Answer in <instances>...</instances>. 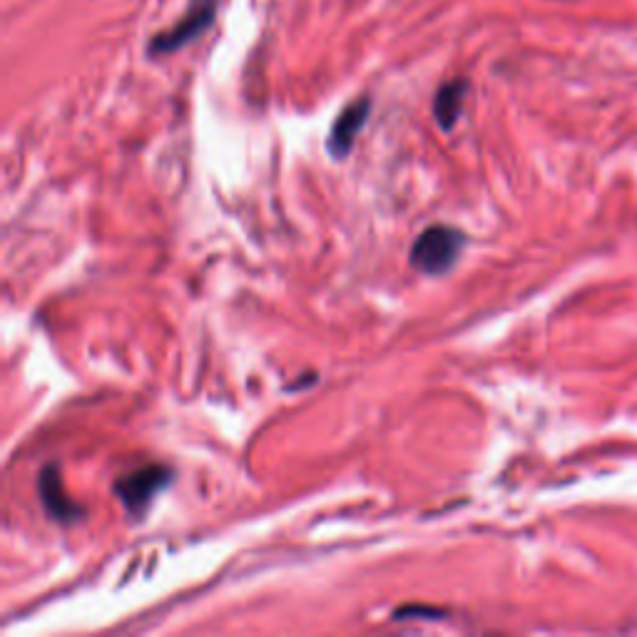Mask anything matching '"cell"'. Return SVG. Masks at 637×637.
Instances as JSON below:
<instances>
[{
	"label": "cell",
	"mask_w": 637,
	"mask_h": 637,
	"mask_svg": "<svg viewBox=\"0 0 637 637\" xmlns=\"http://www.w3.org/2000/svg\"><path fill=\"white\" fill-rule=\"evenodd\" d=\"M466 247V234L448 224H433L414 239L409 262L416 272L426 277H443L456 267Z\"/></svg>",
	"instance_id": "6da1fadb"
},
{
	"label": "cell",
	"mask_w": 637,
	"mask_h": 637,
	"mask_svg": "<svg viewBox=\"0 0 637 637\" xmlns=\"http://www.w3.org/2000/svg\"><path fill=\"white\" fill-rule=\"evenodd\" d=\"M172 481H175V471L170 466L150 463V466H142L137 471L117 478L112 483V493L120 498V503L130 516L142 518L147 508H150V503L155 501L157 493L165 491Z\"/></svg>",
	"instance_id": "7a4b0ae2"
},
{
	"label": "cell",
	"mask_w": 637,
	"mask_h": 637,
	"mask_svg": "<svg viewBox=\"0 0 637 637\" xmlns=\"http://www.w3.org/2000/svg\"><path fill=\"white\" fill-rule=\"evenodd\" d=\"M219 3H222V0H195V3L187 8V13L182 15L172 28L162 30V33H157L155 38L150 40L147 53H150L152 58H157V55H170L177 53L180 48H185L187 43H192L197 35L205 33L214 23Z\"/></svg>",
	"instance_id": "3957f363"
},
{
	"label": "cell",
	"mask_w": 637,
	"mask_h": 637,
	"mask_svg": "<svg viewBox=\"0 0 637 637\" xmlns=\"http://www.w3.org/2000/svg\"><path fill=\"white\" fill-rule=\"evenodd\" d=\"M38 493H40V503H43L45 513H48L53 521L63 523V526L83 521L85 511L78 506V503L70 501V496L65 493L60 468L55 466V463H48V466L40 471Z\"/></svg>",
	"instance_id": "277c9868"
},
{
	"label": "cell",
	"mask_w": 637,
	"mask_h": 637,
	"mask_svg": "<svg viewBox=\"0 0 637 637\" xmlns=\"http://www.w3.org/2000/svg\"><path fill=\"white\" fill-rule=\"evenodd\" d=\"M369 112H371L369 98L354 100V103H349L339 112V117H336L334 125H331L329 137H326V150H329V155L334 157V160H344V157L349 155L356 137H359V132L364 130L366 120H369Z\"/></svg>",
	"instance_id": "5b68a950"
},
{
	"label": "cell",
	"mask_w": 637,
	"mask_h": 637,
	"mask_svg": "<svg viewBox=\"0 0 637 637\" xmlns=\"http://www.w3.org/2000/svg\"><path fill=\"white\" fill-rule=\"evenodd\" d=\"M468 83L463 78L448 80L433 95V117L441 125V130L451 132L456 127L458 117L463 112V100H466Z\"/></svg>",
	"instance_id": "8992f818"
},
{
	"label": "cell",
	"mask_w": 637,
	"mask_h": 637,
	"mask_svg": "<svg viewBox=\"0 0 637 637\" xmlns=\"http://www.w3.org/2000/svg\"><path fill=\"white\" fill-rule=\"evenodd\" d=\"M426 615H433L436 620H441L446 613H443V610H438V608H421V605H406V608L396 610L394 620H431V618H426Z\"/></svg>",
	"instance_id": "52a82bcc"
}]
</instances>
